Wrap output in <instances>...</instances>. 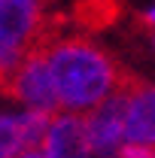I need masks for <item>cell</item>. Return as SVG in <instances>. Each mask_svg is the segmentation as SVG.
Returning <instances> with one entry per match:
<instances>
[{"label":"cell","mask_w":155,"mask_h":158,"mask_svg":"<svg viewBox=\"0 0 155 158\" xmlns=\"http://www.w3.org/2000/svg\"><path fill=\"white\" fill-rule=\"evenodd\" d=\"M15 158H43V152H40V149H21Z\"/></svg>","instance_id":"obj_10"},{"label":"cell","mask_w":155,"mask_h":158,"mask_svg":"<svg viewBox=\"0 0 155 158\" xmlns=\"http://www.w3.org/2000/svg\"><path fill=\"white\" fill-rule=\"evenodd\" d=\"M125 91V143L155 146V85L122 82Z\"/></svg>","instance_id":"obj_6"},{"label":"cell","mask_w":155,"mask_h":158,"mask_svg":"<svg viewBox=\"0 0 155 158\" xmlns=\"http://www.w3.org/2000/svg\"><path fill=\"white\" fill-rule=\"evenodd\" d=\"M152 43H155V37H152Z\"/></svg>","instance_id":"obj_11"},{"label":"cell","mask_w":155,"mask_h":158,"mask_svg":"<svg viewBox=\"0 0 155 158\" xmlns=\"http://www.w3.org/2000/svg\"><path fill=\"white\" fill-rule=\"evenodd\" d=\"M85 134L94 158H113L125 143V91L119 85L116 94L97 103L94 110L85 113Z\"/></svg>","instance_id":"obj_4"},{"label":"cell","mask_w":155,"mask_h":158,"mask_svg":"<svg viewBox=\"0 0 155 158\" xmlns=\"http://www.w3.org/2000/svg\"><path fill=\"white\" fill-rule=\"evenodd\" d=\"M24 149L19 113H0V158H15Z\"/></svg>","instance_id":"obj_7"},{"label":"cell","mask_w":155,"mask_h":158,"mask_svg":"<svg viewBox=\"0 0 155 158\" xmlns=\"http://www.w3.org/2000/svg\"><path fill=\"white\" fill-rule=\"evenodd\" d=\"M40 49L55 85L61 113L85 116L110 94H116L119 85L125 82L116 61L85 37H58Z\"/></svg>","instance_id":"obj_1"},{"label":"cell","mask_w":155,"mask_h":158,"mask_svg":"<svg viewBox=\"0 0 155 158\" xmlns=\"http://www.w3.org/2000/svg\"><path fill=\"white\" fill-rule=\"evenodd\" d=\"M143 21H146V24H152V27H155V0L149 3V6H146V12H143Z\"/></svg>","instance_id":"obj_9"},{"label":"cell","mask_w":155,"mask_h":158,"mask_svg":"<svg viewBox=\"0 0 155 158\" xmlns=\"http://www.w3.org/2000/svg\"><path fill=\"white\" fill-rule=\"evenodd\" d=\"M40 152L43 158H94L85 134V118L79 113H55L49 118Z\"/></svg>","instance_id":"obj_5"},{"label":"cell","mask_w":155,"mask_h":158,"mask_svg":"<svg viewBox=\"0 0 155 158\" xmlns=\"http://www.w3.org/2000/svg\"><path fill=\"white\" fill-rule=\"evenodd\" d=\"M43 0H0V88L43 34Z\"/></svg>","instance_id":"obj_2"},{"label":"cell","mask_w":155,"mask_h":158,"mask_svg":"<svg viewBox=\"0 0 155 158\" xmlns=\"http://www.w3.org/2000/svg\"><path fill=\"white\" fill-rule=\"evenodd\" d=\"M119 158H155V146H143V143H122L116 152Z\"/></svg>","instance_id":"obj_8"},{"label":"cell","mask_w":155,"mask_h":158,"mask_svg":"<svg viewBox=\"0 0 155 158\" xmlns=\"http://www.w3.org/2000/svg\"><path fill=\"white\" fill-rule=\"evenodd\" d=\"M3 91L31 113H46V116L61 113L58 98H55V85H52V76H49V67H46V58H43L40 46L31 55H24L21 64L6 76Z\"/></svg>","instance_id":"obj_3"}]
</instances>
